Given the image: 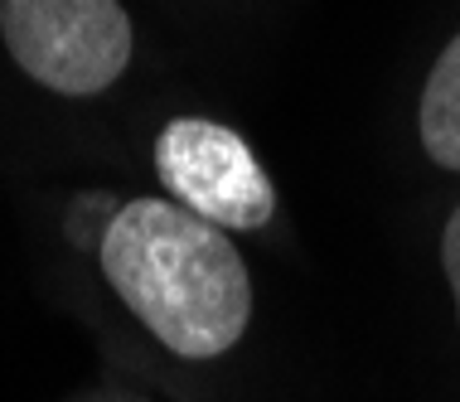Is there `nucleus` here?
Wrapping results in <instances>:
<instances>
[{
  "mask_svg": "<svg viewBox=\"0 0 460 402\" xmlns=\"http://www.w3.org/2000/svg\"><path fill=\"white\" fill-rule=\"evenodd\" d=\"M102 272L170 354H228L252 316V281L218 223L170 199H131L102 233Z\"/></svg>",
  "mask_w": 460,
  "mask_h": 402,
  "instance_id": "1",
  "label": "nucleus"
},
{
  "mask_svg": "<svg viewBox=\"0 0 460 402\" xmlns=\"http://www.w3.org/2000/svg\"><path fill=\"white\" fill-rule=\"evenodd\" d=\"M10 58L64 97H93L131 58V20L117 0H0Z\"/></svg>",
  "mask_w": 460,
  "mask_h": 402,
  "instance_id": "2",
  "label": "nucleus"
},
{
  "mask_svg": "<svg viewBox=\"0 0 460 402\" xmlns=\"http://www.w3.org/2000/svg\"><path fill=\"white\" fill-rule=\"evenodd\" d=\"M155 170L165 190L175 194V204L218 223L223 233L262 228L277 209V190H271L262 160L252 156V146L238 131L218 127V121H170L155 141Z\"/></svg>",
  "mask_w": 460,
  "mask_h": 402,
  "instance_id": "3",
  "label": "nucleus"
},
{
  "mask_svg": "<svg viewBox=\"0 0 460 402\" xmlns=\"http://www.w3.org/2000/svg\"><path fill=\"white\" fill-rule=\"evenodd\" d=\"M421 146L427 156L446 170H460V34L446 44V54L437 58L427 78V93H421Z\"/></svg>",
  "mask_w": 460,
  "mask_h": 402,
  "instance_id": "4",
  "label": "nucleus"
},
{
  "mask_svg": "<svg viewBox=\"0 0 460 402\" xmlns=\"http://www.w3.org/2000/svg\"><path fill=\"white\" fill-rule=\"evenodd\" d=\"M441 267H446V281H451L456 320H460V209L451 213V223H446V237H441Z\"/></svg>",
  "mask_w": 460,
  "mask_h": 402,
  "instance_id": "5",
  "label": "nucleus"
}]
</instances>
